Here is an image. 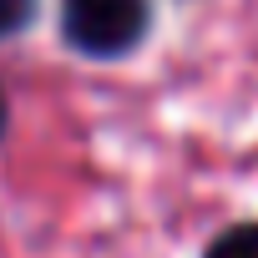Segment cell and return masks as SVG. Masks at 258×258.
<instances>
[{"instance_id":"1","label":"cell","mask_w":258,"mask_h":258,"mask_svg":"<svg viewBox=\"0 0 258 258\" xmlns=\"http://www.w3.org/2000/svg\"><path fill=\"white\" fill-rule=\"evenodd\" d=\"M147 31V0H61V36L81 56H121Z\"/></svg>"},{"instance_id":"2","label":"cell","mask_w":258,"mask_h":258,"mask_svg":"<svg viewBox=\"0 0 258 258\" xmlns=\"http://www.w3.org/2000/svg\"><path fill=\"white\" fill-rule=\"evenodd\" d=\"M208 258H258V223H238L213 238Z\"/></svg>"},{"instance_id":"3","label":"cell","mask_w":258,"mask_h":258,"mask_svg":"<svg viewBox=\"0 0 258 258\" xmlns=\"http://www.w3.org/2000/svg\"><path fill=\"white\" fill-rule=\"evenodd\" d=\"M31 11H36V0H0V41L16 36V31L31 21Z\"/></svg>"},{"instance_id":"4","label":"cell","mask_w":258,"mask_h":258,"mask_svg":"<svg viewBox=\"0 0 258 258\" xmlns=\"http://www.w3.org/2000/svg\"><path fill=\"white\" fill-rule=\"evenodd\" d=\"M0 132H6V96H0Z\"/></svg>"}]
</instances>
